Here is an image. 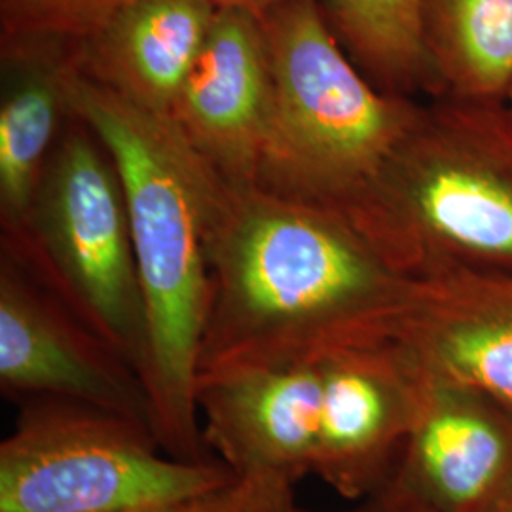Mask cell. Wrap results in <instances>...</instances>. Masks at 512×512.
<instances>
[{
	"label": "cell",
	"instance_id": "1",
	"mask_svg": "<svg viewBox=\"0 0 512 512\" xmlns=\"http://www.w3.org/2000/svg\"><path fill=\"white\" fill-rule=\"evenodd\" d=\"M207 260L198 378L397 340L420 300L344 217L256 184L220 181Z\"/></svg>",
	"mask_w": 512,
	"mask_h": 512
},
{
	"label": "cell",
	"instance_id": "2",
	"mask_svg": "<svg viewBox=\"0 0 512 512\" xmlns=\"http://www.w3.org/2000/svg\"><path fill=\"white\" fill-rule=\"evenodd\" d=\"M73 112L114 160L128 205L147 317L152 427L165 454L211 461L196 389L209 310L207 239L220 179L169 118L133 105L78 69Z\"/></svg>",
	"mask_w": 512,
	"mask_h": 512
},
{
	"label": "cell",
	"instance_id": "3",
	"mask_svg": "<svg viewBox=\"0 0 512 512\" xmlns=\"http://www.w3.org/2000/svg\"><path fill=\"white\" fill-rule=\"evenodd\" d=\"M399 272L512 275V109L433 95L349 220Z\"/></svg>",
	"mask_w": 512,
	"mask_h": 512
},
{
	"label": "cell",
	"instance_id": "4",
	"mask_svg": "<svg viewBox=\"0 0 512 512\" xmlns=\"http://www.w3.org/2000/svg\"><path fill=\"white\" fill-rule=\"evenodd\" d=\"M260 21L275 95L255 184L349 222L421 101L374 86L332 33L319 0L277 6Z\"/></svg>",
	"mask_w": 512,
	"mask_h": 512
},
{
	"label": "cell",
	"instance_id": "5",
	"mask_svg": "<svg viewBox=\"0 0 512 512\" xmlns=\"http://www.w3.org/2000/svg\"><path fill=\"white\" fill-rule=\"evenodd\" d=\"M2 253L145 378L147 317L124 186L103 141L74 112Z\"/></svg>",
	"mask_w": 512,
	"mask_h": 512
},
{
	"label": "cell",
	"instance_id": "6",
	"mask_svg": "<svg viewBox=\"0 0 512 512\" xmlns=\"http://www.w3.org/2000/svg\"><path fill=\"white\" fill-rule=\"evenodd\" d=\"M219 461L165 454L152 427L92 404L19 403L0 444V512L175 507L234 478Z\"/></svg>",
	"mask_w": 512,
	"mask_h": 512
},
{
	"label": "cell",
	"instance_id": "7",
	"mask_svg": "<svg viewBox=\"0 0 512 512\" xmlns=\"http://www.w3.org/2000/svg\"><path fill=\"white\" fill-rule=\"evenodd\" d=\"M0 391L16 404L63 399L152 427L139 372L6 253H0Z\"/></svg>",
	"mask_w": 512,
	"mask_h": 512
},
{
	"label": "cell",
	"instance_id": "8",
	"mask_svg": "<svg viewBox=\"0 0 512 512\" xmlns=\"http://www.w3.org/2000/svg\"><path fill=\"white\" fill-rule=\"evenodd\" d=\"M321 420L313 475L349 501L393 478L420 418L429 376L399 340L319 361Z\"/></svg>",
	"mask_w": 512,
	"mask_h": 512
},
{
	"label": "cell",
	"instance_id": "9",
	"mask_svg": "<svg viewBox=\"0 0 512 512\" xmlns=\"http://www.w3.org/2000/svg\"><path fill=\"white\" fill-rule=\"evenodd\" d=\"M274 95L260 18L217 10L169 120L220 181L255 184L272 128Z\"/></svg>",
	"mask_w": 512,
	"mask_h": 512
},
{
	"label": "cell",
	"instance_id": "10",
	"mask_svg": "<svg viewBox=\"0 0 512 512\" xmlns=\"http://www.w3.org/2000/svg\"><path fill=\"white\" fill-rule=\"evenodd\" d=\"M321 366H243L198 378L196 401L211 456L234 475H313Z\"/></svg>",
	"mask_w": 512,
	"mask_h": 512
},
{
	"label": "cell",
	"instance_id": "11",
	"mask_svg": "<svg viewBox=\"0 0 512 512\" xmlns=\"http://www.w3.org/2000/svg\"><path fill=\"white\" fill-rule=\"evenodd\" d=\"M427 376L393 480L433 512H492L512 484V403Z\"/></svg>",
	"mask_w": 512,
	"mask_h": 512
},
{
	"label": "cell",
	"instance_id": "12",
	"mask_svg": "<svg viewBox=\"0 0 512 512\" xmlns=\"http://www.w3.org/2000/svg\"><path fill=\"white\" fill-rule=\"evenodd\" d=\"M76 42L0 37V224L16 234L50 156L73 118Z\"/></svg>",
	"mask_w": 512,
	"mask_h": 512
},
{
	"label": "cell",
	"instance_id": "13",
	"mask_svg": "<svg viewBox=\"0 0 512 512\" xmlns=\"http://www.w3.org/2000/svg\"><path fill=\"white\" fill-rule=\"evenodd\" d=\"M397 338L435 378L512 403V275L452 272L420 279Z\"/></svg>",
	"mask_w": 512,
	"mask_h": 512
},
{
	"label": "cell",
	"instance_id": "14",
	"mask_svg": "<svg viewBox=\"0 0 512 512\" xmlns=\"http://www.w3.org/2000/svg\"><path fill=\"white\" fill-rule=\"evenodd\" d=\"M217 10L209 0H128L76 42L78 69L133 105L169 118Z\"/></svg>",
	"mask_w": 512,
	"mask_h": 512
},
{
	"label": "cell",
	"instance_id": "15",
	"mask_svg": "<svg viewBox=\"0 0 512 512\" xmlns=\"http://www.w3.org/2000/svg\"><path fill=\"white\" fill-rule=\"evenodd\" d=\"M420 31L435 95L507 99L512 0H420Z\"/></svg>",
	"mask_w": 512,
	"mask_h": 512
},
{
	"label": "cell",
	"instance_id": "16",
	"mask_svg": "<svg viewBox=\"0 0 512 512\" xmlns=\"http://www.w3.org/2000/svg\"><path fill=\"white\" fill-rule=\"evenodd\" d=\"M323 12L374 86L416 99L435 95L421 42L420 0H323Z\"/></svg>",
	"mask_w": 512,
	"mask_h": 512
},
{
	"label": "cell",
	"instance_id": "17",
	"mask_svg": "<svg viewBox=\"0 0 512 512\" xmlns=\"http://www.w3.org/2000/svg\"><path fill=\"white\" fill-rule=\"evenodd\" d=\"M128 0H0V37L82 40Z\"/></svg>",
	"mask_w": 512,
	"mask_h": 512
},
{
	"label": "cell",
	"instance_id": "18",
	"mask_svg": "<svg viewBox=\"0 0 512 512\" xmlns=\"http://www.w3.org/2000/svg\"><path fill=\"white\" fill-rule=\"evenodd\" d=\"M296 484L275 475L234 476L226 484L183 501L171 512H304Z\"/></svg>",
	"mask_w": 512,
	"mask_h": 512
},
{
	"label": "cell",
	"instance_id": "19",
	"mask_svg": "<svg viewBox=\"0 0 512 512\" xmlns=\"http://www.w3.org/2000/svg\"><path fill=\"white\" fill-rule=\"evenodd\" d=\"M310 512V511H304ZM342 512H433L418 497L404 490L393 478L378 492L357 501V507Z\"/></svg>",
	"mask_w": 512,
	"mask_h": 512
},
{
	"label": "cell",
	"instance_id": "20",
	"mask_svg": "<svg viewBox=\"0 0 512 512\" xmlns=\"http://www.w3.org/2000/svg\"><path fill=\"white\" fill-rule=\"evenodd\" d=\"M209 2L219 10H243V12L255 14L260 18L277 6L296 2V0H209ZM319 2L323 4V0H319Z\"/></svg>",
	"mask_w": 512,
	"mask_h": 512
},
{
	"label": "cell",
	"instance_id": "21",
	"mask_svg": "<svg viewBox=\"0 0 512 512\" xmlns=\"http://www.w3.org/2000/svg\"><path fill=\"white\" fill-rule=\"evenodd\" d=\"M492 512H512V484L511 488L497 501V505L492 509Z\"/></svg>",
	"mask_w": 512,
	"mask_h": 512
},
{
	"label": "cell",
	"instance_id": "22",
	"mask_svg": "<svg viewBox=\"0 0 512 512\" xmlns=\"http://www.w3.org/2000/svg\"><path fill=\"white\" fill-rule=\"evenodd\" d=\"M181 505V503H179ZM177 507V505H175ZM175 507H147V509H128V511H114V512H171Z\"/></svg>",
	"mask_w": 512,
	"mask_h": 512
},
{
	"label": "cell",
	"instance_id": "23",
	"mask_svg": "<svg viewBox=\"0 0 512 512\" xmlns=\"http://www.w3.org/2000/svg\"><path fill=\"white\" fill-rule=\"evenodd\" d=\"M505 101H507V103H509V107H511V109H512V86H511V90H509V93H507V99H505Z\"/></svg>",
	"mask_w": 512,
	"mask_h": 512
}]
</instances>
